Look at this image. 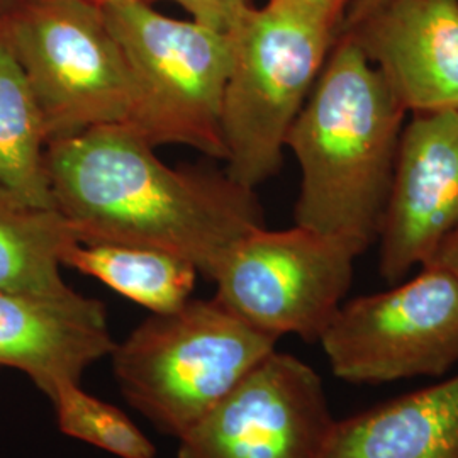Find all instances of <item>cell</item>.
I'll return each instance as SVG.
<instances>
[{"label": "cell", "mask_w": 458, "mask_h": 458, "mask_svg": "<svg viewBox=\"0 0 458 458\" xmlns=\"http://www.w3.org/2000/svg\"><path fill=\"white\" fill-rule=\"evenodd\" d=\"M47 168L55 209L79 242L162 250L209 280L233 246L263 226L255 191L226 172L165 164L124 124L51 141Z\"/></svg>", "instance_id": "obj_1"}, {"label": "cell", "mask_w": 458, "mask_h": 458, "mask_svg": "<svg viewBox=\"0 0 458 458\" xmlns=\"http://www.w3.org/2000/svg\"><path fill=\"white\" fill-rule=\"evenodd\" d=\"M408 111L357 41L338 33L287 136L301 168L297 226L359 257L378 238Z\"/></svg>", "instance_id": "obj_2"}, {"label": "cell", "mask_w": 458, "mask_h": 458, "mask_svg": "<svg viewBox=\"0 0 458 458\" xmlns=\"http://www.w3.org/2000/svg\"><path fill=\"white\" fill-rule=\"evenodd\" d=\"M277 342L214 297H192L175 311L151 314L109 357L124 399L179 440Z\"/></svg>", "instance_id": "obj_3"}, {"label": "cell", "mask_w": 458, "mask_h": 458, "mask_svg": "<svg viewBox=\"0 0 458 458\" xmlns=\"http://www.w3.org/2000/svg\"><path fill=\"white\" fill-rule=\"evenodd\" d=\"M338 30L287 0L250 7L233 31L221 132L226 174L255 191L282 166L287 136Z\"/></svg>", "instance_id": "obj_4"}, {"label": "cell", "mask_w": 458, "mask_h": 458, "mask_svg": "<svg viewBox=\"0 0 458 458\" xmlns=\"http://www.w3.org/2000/svg\"><path fill=\"white\" fill-rule=\"evenodd\" d=\"M102 11L130 72L124 126L151 147L181 145L225 160L221 111L233 33L165 16L145 0H117Z\"/></svg>", "instance_id": "obj_5"}, {"label": "cell", "mask_w": 458, "mask_h": 458, "mask_svg": "<svg viewBox=\"0 0 458 458\" xmlns=\"http://www.w3.org/2000/svg\"><path fill=\"white\" fill-rule=\"evenodd\" d=\"M0 34L31 85L49 143L126 123L130 72L100 5L0 0Z\"/></svg>", "instance_id": "obj_6"}, {"label": "cell", "mask_w": 458, "mask_h": 458, "mask_svg": "<svg viewBox=\"0 0 458 458\" xmlns=\"http://www.w3.org/2000/svg\"><path fill=\"white\" fill-rule=\"evenodd\" d=\"M318 342L346 382L443 376L458 361V282L428 263L410 282L344 302Z\"/></svg>", "instance_id": "obj_7"}, {"label": "cell", "mask_w": 458, "mask_h": 458, "mask_svg": "<svg viewBox=\"0 0 458 458\" xmlns=\"http://www.w3.org/2000/svg\"><path fill=\"white\" fill-rule=\"evenodd\" d=\"M357 257L344 242L312 229L260 226L221 263L214 299L276 338L318 342L344 304Z\"/></svg>", "instance_id": "obj_8"}, {"label": "cell", "mask_w": 458, "mask_h": 458, "mask_svg": "<svg viewBox=\"0 0 458 458\" xmlns=\"http://www.w3.org/2000/svg\"><path fill=\"white\" fill-rule=\"evenodd\" d=\"M335 425L321 377L274 350L179 438L177 458H321Z\"/></svg>", "instance_id": "obj_9"}, {"label": "cell", "mask_w": 458, "mask_h": 458, "mask_svg": "<svg viewBox=\"0 0 458 458\" xmlns=\"http://www.w3.org/2000/svg\"><path fill=\"white\" fill-rule=\"evenodd\" d=\"M457 229L458 109L412 114L377 238L382 277L397 282L412 267H425Z\"/></svg>", "instance_id": "obj_10"}, {"label": "cell", "mask_w": 458, "mask_h": 458, "mask_svg": "<svg viewBox=\"0 0 458 458\" xmlns=\"http://www.w3.org/2000/svg\"><path fill=\"white\" fill-rule=\"evenodd\" d=\"M350 34L412 113L458 109V0H384Z\"/></svg>", "instance_id": "obj_11"}, {"label": "cell", "mask_w": 458, "mask_h": 458, "mask_svg": "<svg viewBox=\"0 0 458 458\" xmlns=\"http://www.w3.org/2000/svg\"><path fill=\"white\" fill-rule=\"evenodd\" d=\"M107 311L98 299L68 291L0 293V365L31 378L49 401L114 350Z\"/></svg>", "instance_id": "obj_12"}, {"label": "cell", "mask_w": 458, "mask_h": 458, "mask_svg": "<svg viewBox=\"0 0 458 458\" xmlns=\"http://www.w3.org/2000/svg\"><path fill=\"white\" fill-rule=\"evenodd\" d=\"M321 458H458V376L336 421Z\"/></svg>", "instance_id": "obj_13"}, {"label": "cell", "mask_w": 458, "mask_h": 458, "mask_svg": "<svg viewBox=\"0 0 458 458\" xmlns=\"http://www.w3.org/2000/svg\"><path fill=\"white\" fill-rule=\"evenodd\" d=\"M66 268L96 278L151 314L179 310L192 299L196 267L147 246L72 240L62 253Z\"/></svg>", "instance_id": "obj_14"}, {"label": "cell", "mask_w": 458, "mask_h": 458, "mask_svg": "<svg viewBox=\"0 0 458 458\" xmlns=\"http://www.w3.org/2000/svg\"><path fill=\"white\" fill-rule=\"evenodd\" d=\"M77 240L56 209L38 208L0 185V293L58 295L72 291L62 253Z\"/></svg>", "instance_id": "obj_15"}, {"label": "cell", "mask_w": 458, "mask_h": 458, "mask_svg": "<svg viewBox=\"0 0 458 458\" xmlns=\"http://www.w3.org/2000/svg\"><path fill=\"white\" fill-rule=\"evenodd\" d=\"M48 145L31 85L0 34V185L33 206L55 209L47 168Z\"/></svg>", "instance_id": "obj_16"}, {"label": "cell", "mask_w": 458, "mask_h": 458, "mask_svg": "<svg viewBox=\"0 0 458 458\" xmlns=\"http://www.w3.org/2000/svg\"><path fill=\"white\" fill-rule=\"evenodd\" d=\"M60 431L119 458H155L157 448L131 418L113 404L65 386L51 399Z\"/></svg>", "instance_id": "obj_17"}, {"label": "cell", "mask_w": 458, "mask_h": 458, "mask_svg": "<svg viewBox=\"0 0 458 458\" xmlns=\"http://www.w3.org/2000/svg\"><path fill=\"white\" fill-rule=\"evenodd\" d=\"M157 2V0H145ZM175 2L189 13L191 19L223 33H233L246 11L251 7L250 0H166Z\"/></svg>", "instance_id": "obj_18"}, {"label": "cell", "mask_w": 458, "mask_h": 458, "mask_svg": "<svg viewBox=\"0 0 458 458\" xmlns=\"http://www.w3.org/2000/svg\"><path fill=\"white\" fill-rule=\"evenodd\" d=\"M312 16L323 19L340 31L350 0H287Z\"/></svg>", "instance_id": "obj_19"}, {"label": "cell", "mask_w": 458, "mask_h": 458, "mask_svg": "<svg viewBox=\"0 0 458 458\" xmlns=\"http://www.w3.org/2000/svg\"><path fill=\"white\" fill-rule=\"evenodd\" d=\"M429 263L442 267L458 282V229L443 242Z\"/></svg>", "instance_id": "obj_20"}, {"label": "cell", "mask_w": 458, "mask_h": 458, "mask_svg": "<svg viewBox=\"0 0 458 458\" xmlns=\"http://www.w3.org/2000/svg\"><path fill=\"white\" fill-rule=\"evenodd\" d=\"M384 0H350L346 13H344V22L340 30H346L360 22L363 17L370 14L376 7H378Z\"/></svg>", "instance_id": "obj_21"}, {"label": "cell", "mask_w": 458, "mask_h": 458, "mask_svg": "<svg viewBox=\"0 0 458 458\" xmlns=\"http://www.w3.org/2000/svg\"><path fill=\"white\" fill-rule=\"evenodd\" d=\"M87 2H92V4H98V5H106V4H111V2H117V0H87Z\"/></svg>", "instance_id": "obj_22"}]
</instances>
